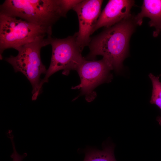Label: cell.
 I'll use <instances>...</instances> for the list:
<instances>
[{"mask_svg":"<svg viewBox=\"0 0 161 161\" xmlns=\"http://www.w3.org/2000/svg\"><path fill=\"white\" fill-rule=\"evenodd\" d=\"M131 15L115 24L106 28L92 39L89 44L87 59L98 55L103 56L113 69L119 72L127 54L129 41L137 25Z\"/></svg>","mask_w":161,"mask_h":161,"instance_id":"obj_1","label":"cell"},{"mask_svg":"<svg viewBox=\"0 0 161 161\" xmlns=\"http://www.w3.org/2000/svg\"><path fill=\"white\" fill-rule=\"evenodd\" d=\"M0 14L51 27L64 17L60 0H5L0 5Z\"/></svg>","mask_w":161,"mask_h":161,"instance_id":"obj_2","label":"cell"},{"mask_svg":"<svg viewBox=\"0 0 161 161\" xmlns=\"http://www.w3.org/2000/svg\"><path fill=\"white\" fill-rule=\"evenodd\" d=\"M52 27L41 26L21 18L0 14V55L6 49L18 47L34 41L49 39Z\"/></svg>","mask_w":161,"mask_h":161,"instance_id":"obj_3","label":"cell"},{"mask_svg":"<svg viewBox=\"0 0 161 161\" xmlns=\"http://www.w3.org/2000/svg\"><path fill=\"white\" fill-rule=\"evenodd\" d=\"M52 38L37 40L23 45L16 49L18 52L17 55H11L5 59L13 66L15 72L23 73L30 83L32 88V100H36L39 94L40 76L46 74L47 70L41 60V49L50 44Z\"/></svg>","mask_w":161,"mask_h":161,"instance_id":"obj_4","label":"cell"},{"mask_svg":"<svg viewBox=\"0 0 161 161\" xmlns=\"http://www.w3.org/2000/svg\"><path fill=\"white\" fill-rule=\"evenodd\" d=\"M50 44L52 48L51 62L44 78L41 80L38 89L40 94L44 83L49 77L60 70L67 75L72 70H77L85 59L81 54L82 50L78 45L75 34L63 39L52 38Z\"/></svg>","mask_w":161,"mask_h":161,"instance_id":"obj_5","label":"cell"},{"mask_svg":"<svg viewBox=\"0 0 161 161\" xmlns=\"http://www.w3.org/2000/svg\"><path fill=\"white\" fill-rule=\"evenodd\" d=\"M113 69L110 64L103 58L98 61H89L85 59L76 70L80 83L73 89H80L86 100L91 101L95 97V95L93 91L95 88L110 80L111 78L110 72Z\"/></svg>","mask_w":161,"mask_h":161,"instance_id":"obj_6","label":"cell"},{"mask_svg":"<svg viewBox=\"0 0 161 161\" xmlns=\"http://www.w3.org/2000/svg\"><path fill=\"white\" fill-rule=\"evenodd\" d=\"M101 0H83L73 9L77 14L79 24L78 31L75 33L77 44L83 50L89 46L91 41L90 36L101 13Z\"/></svg>","mask_w":161,"mask_h":161,"instance_id":"obj_7","label":"cell"},{"mask_svg":"<svg viewBox=\"0 0 161 161\" xmlns=\"http://www.w3.org/2000/svg\"><path fill=\"white\" fill-rule=\"evenodd\" d=\"M134 1L109 0L98 18L94 32L102 27L109 28L130 16Z\"/></svg>","mask_w":161,"mask_h":161,"instance_id":"obj_8","label":"cell"},{"mask_svg":"<svg viewBox=\"0 0 161 161\" xmlns=\"http://www.w3.org/2000/svg\"><path fill=\"white\" fill-rule=\"evenodd\" d=\"M141 12L134 16L137 25H140L145 17L149 18L150 27H155L153 35L157 37L161 31V0H144Z\"/></svg>","mask_w":161,"mask_h":161,"instance_id":"obj_9","label":"cell"},{"mask_svg":"<svg viewBox=\"0 0 161 161\" xmlns=\"http://www.w3.org/2000/svg\"><path fill=\"white\" fill-rule=\"evenodd\" d=\"M83 161H116L113 147L108 145L104 147L102 150L94 149L88 150L86 152Z\"/></svg>","mask_w":161,"mask_h":161,"instance_id":"obj_10","label":"cell"},{"mask_svg":"<svg viewBox=\"0 0 161 161\" xmlns=\"http://www.w3.org/2000/svg\"><path fill=\"white\" fill-rule=\"evenodd\" d=\"M149 76L152 83V91L150 103L155 104L161 109V82L159 76H155L151 73Z\"/></svg>","mask_w":161,"mask_h":161,"instance_id":"obj_11","label":"cell"},{"mask_svg":"<svg viewBox=\"0 0 161 161\" xmlns=\"http://www.w3.org/2000/svg\"><path fill=\"white\" fill-rule=\"evenodd\" d=\"M83 0H60L61 7L64 17H66V14L70 10Z\"/></svg>","mask_w":161,"mask_h":161,"instance_id":"obj_12","label":"cell"},{"mask_svg":"<svg viewBox=\"0 0 161 161\" xmlns=\"http://www.w3.org/2000/svg\"><path fill=\"white\" fill-rule=\"evenodd\" d=\"M12 131L9 130L7 134V137L11 140L13 148V153L10 157L13 159V161H22L23 159L27 156V154L25 153L23 155H21L17 153L16 149L13 141V135L12 134Z\"/></svg>","mask_w":161,"mask_h":161,"instance_id":"obj_13","label":"cell"},{"mask_svg":"<svg viewBox=\"0 0 161 161\" xmlns=\"http://www.w3.org/2000/svg\"><path fill=\"white\" fill-rule=\"evenodd\" d=\"M159 121L160 123H161V117H160L159 119Z\"/></svg>","mask_w":161,"mask_h":161,"instance_id":"obj_14","label":"cell"}]
</instances>
